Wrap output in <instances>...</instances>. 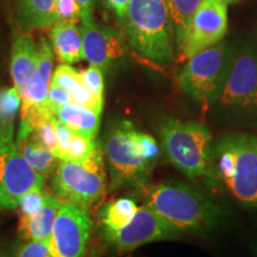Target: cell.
<instances>
[{"label": "cell", "mask_w": 257, "mask_h": 257, "mask_svg": "<svg viewBox=\"0 0 257 257\" xmlns=\"http://www.w3.org/2000/svg\"><path fill=\"white\" fill-rule=\"evenodd\" d=\"M111 191L147 185L161 156V147L149 134L138 131L128 120H118L106 130L102 143Z\"/></svg>", "instance_id": "cell-1"}, {"label": "cell", "mask_w": 257, "mask_h": 257, "mask_svg": "<svg viewBox=\"0 0 257 257\" xmlns=\"http://www.w3.org/2000/svg\"><path fill=\"white\" fill-rule=\"evenodd\" d=\"M210 185H221L237 202L257 208V136L230 133L212 141Z\"/></svg>", "instance_id": "cell-2"}, {"label": "cell", "mask_w": 257, "mask_h": 257, "mask_svg": "<svg viewBox=\"0 0 257 257\" xmlns=\"http://www.w3.org/2000/svg\"><path fill=\"white\" fill-rule=\"evenodd\" d=\"M144 204L181 233H204L218 226L224 217L219 205L192 186L169 181L144 185Z\"/></svg>", "instance_id": "cell-3"}, {"label": "cell", "mask_w": 257, "mask_h": 257, "mask_svg": "<svg viewBox=\"0 0 257 257\" xmlns=\"http://www.w3.org/2000/svg\"><path fill=\"white\" fill-rule=\"evenodd\" d=\"M121 24L128 47L138 56L161 67L174 62V35L166 0H130Z\"/></svg>", "instance_id": "cell-4"}, {"label": "cell", "mask_w": 257, "mask_h": 257, "mask_svg": "<svg viewBox=\"0 0 257 257\" xmlns=\"http://www.w3.org/2000/svg\"><path fill=\"white\" fill-rule=\"evenodd\" d=\"M210 110L226 123L257 127V49L251 44L234 49L226 81Z\"/></svg>", "instance_id": "cell-5"}, {"label": "cell", "mask_w": 257, "mask_h": 257, "mask_svg": "<svg viewBox=\"0 0 257 257\" xmlns=\"http://www.w3.org/2000/svg\"><path fill=\"white\" fill-rule=\"evenodd\" d=\"M162 148L172 165L189 180H207L212 135L204 124L166 118L159 125Z\"/></svg>", "instance_id": "cell-6"}, {"label": "cell", "mask_w": 257, "mask_h": 257, "mask_svg": "<svg viewBox=\"0 0 257 257\" xmlns=\"http://www.w3.org/2000/svg\"><path fill=\"white\" fill-rule=\"evenodd\" d=\"M234 48L227 40L195 54L180 70V89L204 108H210L226 81Z\"/></svg>", "instance_id": "cell-7"}, {"label": "cell", "mask_w": 257, "mask_h": 257, "mask_svg": "<svg viewBox=\"0 0 257 257\" xmlns=\"http://www.w3.org/2000/svg\"><path fill=\"white\" fill-rule=\"evenodd\" d=\"M107 185L104 154L99 146L85 161H60L54 172L51 189L63 204L88 210L105 197Z\"/></svg>", "instance_id": "cell-8"}, {"label": "cell", "mask_w": 257, "mask_h": 257, "mask_svg": "<svg viewBox=\"0 0 257 257\" xmlns=\"http://www.w3.org/2000/svg\"><path fill=\"white\" fill-rule=\"evenodd\" d=\"M46 178L27 162L16 144L15 123L0 124V208L16 210L21 199L44 187Z\"/></svg>", "instance_id": "cell-9"}, {"label": "cell", "mask_w": 257, "mask_h": 257, "mask_svg": "<svg viewBox=\"0 0 257 257\" xmlns=\"http://www.w3.org/2000/svg\"><path fill=\"white\" fill-rule=\"evenodd\" d=\"M227 27L226 3L224 0H202L189 18L181 40L175 46L176 56L187 61L195 54L216 46L225 38Z\"/></svg>", "instance_id": "cell-10"}, {"label": "cell", "mask_w": 257, "mask_h": 257, "mask_svg": "<svg viewBox=\"0 0 257 257\" xmlns=\"http://www.w3.org/2000/svg\"><path fill=\"white\" fill-rule=\"evenodd\" d=\"M93 221L87 208L61 204L49 238L50 257H83Z\"/></svg>", "instance_id": "cell-11"}, {"label": "cell", "mask_w": 257, "mask_h": 257, "mask_svg": "<svg viewBox=\"0 0 257 257\" xmlns=\"http://www.w3.org/2000/svg\"><path fill=\"white\" fill-rule=\"evenodd\" d=\"M179 236L180 233L172 225L147 205H142L138 206L133 219L117 232L105 236V240L120 251H128L144 244L173 239Z\"/></svg>", "instance_id": "cell-12"}, {"label": "cell", "mask_w": 257, "mask_h": 257, "mask_svg": "<svg viewBox=\"0 0 257 257\" xmlns=\"http://www.w3.org/2000/svg\"><path fill=\"white\" fill-rule=\"evenodd\" d=\"M79 27L82 36L83 55L89 64L106 70L125 59L126 47L119 31L96 23L94 17L82 18Z\"/></svg>", "instance_id": "cell-13"}, {"label": "cell", "mask_w": 257, "mask_h": 257, "mask_svg": "<svg viewBox=\"0 0 257 257\" xmlns=\"http://www.w3.org/2000/svg\"><path fill=\"white\" fill-rule=\"evenodd\" d=\"M37 63V42L30 35L15 37L11 51V75L21 95L30 83Z\"/></svg>", "instance_id": "cell-14"}, {"label": "cell", "mask_w": 257, "mask_h": 257, "mask_svg": "<svg viewBox=\"0 0 257 257\" xmlns=\"http://www.w3.org/2000/svg\"><path fill=\"white\" fill-rule=\"evenodd\" d=\"M61 204L62 202L51 193L50 198L40 211L19 218V238L22 240H49Z\"/></svg>", "instance_id": "cell-15"}, {"label": "cell", "mask_w": 257, "mask_h": 257, "mask_svg": "<svg viewBox=\"0 0 257 257\" xmlns=\"http://www.w3.org/2000/svg\"><path fill=\"white\" fill-rule=\"evenodd\" d=\"M50 41L60 62L72 64L85 60L82 36L78 24H55L50 29Z\"/></svg>", "instance_id": "cell-16"}, {"label": "cell", "mask_w": 257, "mask_h": 257, "mask_svg": "<svg viewBox=\"0 0 257 257\" xmlns=\"http://www.w3.org/2000/svg\"><path fill=\"white\" fill-rule=\"evenodd\" d=\"M56 0H14L15 14L22 29H51L56 24Z\"/></svg>", "instance_id": "cell-17"}, {"label": "cell", "mask_w": 257, "mask_h": 257, "mask_svg": "<svg viewBox=\"0 0 257 257\" xmlns=\"http://www.w3.org/2000/svg\"><path fill=\"white\" fill-rule=\"evenodd\" d=\"M16 144L27 162L38 174L46 178L55 172L60 160L31 134L17 133Z\"/></svg>", "instance_id": "cell-18"}, {"label": "cell", "mask_w": 257, "mask_h": 257, "mask_svg": "<svg viewBox=\"0 0 257 257\" xmlns=\"http://www.w3.org/2000/svg\"><path fill=\"white\" fill-rule=\"evenodd\" d=\"M100 115L87 107L69 104L56 108L55 118L67 125L73 133L88 138H95L100 127Z\"/></svg>", "instance_id": "cell-19"}, {"label": "cell", "mask_w": 257, "mask_h": 257, "mask_svg": "<svg viewBox=\"0 0 257 257\" xmlns=\"http://www.w3.org/2000/svg\"><path fill=\"white\" fill-rule=\"evenodd\" d=\"M137 210V202L131 198H119L105 204L99 211L104 237L124 227L133 219Z\"/></svg>", "instance_id": "cell-20"}, {"label": "cell", "mask_w": 257, "mask_h": 257, "mask_svg": "<svg viewBox=\"0 0 257 257\" xmlns=\"http://www.w3.org/2000/svg\"><path fill=\"white\" fill-rule=\"evenodd\" d=\"M173 24L174 44L179 43L186 30L187 23L202 0H166Z\"/></svg>", "instance_id": "cell-21"}, {"label": "cell", "mask_w": 257, "mask_h": 257, "mask_svg": "<svg viewBox=\"0 0 257 257\" xmlns=\"http://www.w3.org/2000/svg\"><path fill=\"white\" fill-rule=\"evenodd\" d=\"M22 107V95L17 88H0V124L15 123Z\"/></svg>", "instance_id": "cell-22"}, {"label": "cell", "mask_w": 257, "mask_h": 257, "mask_svg": "<svg viewBox=\"0 0 257 257\" xmlns=\"http://www.w3.org/2000/svg\"><path fill=\"white\" fill-rule=\"evenodd\" d=\"M50 85L57 86L73 95L82 85L81 79H80V72L74 69L70 64H60L54 69Z\"/></svg>", "instance_id": "cell-23"}, {"label": "cell", "mask_w": 257, "mask_h": 257, "mask_svg": "<svg viewBox=\"0 0 257 257\" xmlns=\"http://www.w3.org/2000/svg\"><path fill=\"white\" fill-rule=\"evenodd\" d=\"M100 144L95 141V138H88L81 135L73 133L70 140L68 155L66 161H85L89 159L95 152L96 148Z\"/></svg>", "instance_id": "cell-24"}, {"label": "cell", "mask_w": 257, "mask_h": 257, "mask_svg": "<svg viewBox=\"0 0 257 257\" xmlns=\"http://www.w3.org/2000/svg\"><path fill=\"white\" fill-rule=\"evenodd\" d=\"M51 193L47 192L44 187L42 188H35L32 191L28 192L23 198L19 201L18 207L16 210H18L19 218L21 217H28L30 214L36 213L37 211H40L42 207L44 206V204L48 201V199L50 198Z\"/></svg>", "instance_id": "cell-25"}, {"label": "cell", "mask_w": 257, "mask_h": 257, "mask_svg": "<svg viewBox=\"0 0 257 257\" xmlns=\"http://www.w3.org/2000/svg\"><path fill=\"white\" fill-rule=\"evenodd\" d=\"M80 79H81L82 85L87 87L93 94L99 98L104 99L105 92V80H104V70L99 67L89 64L88 68L80 72Z\"/></svg>", "instance_id": "cell-26"}, {"label": "cell", "mask_w": 257, "mask_h": 257, "mask_svg": "<svg viewBox=\"0 0 257 257\" xmlns=\"http://www.w3.org/2000/svg\"><path fill=\"white\" fill-rule=\"evenodd\" d=\"M56 24H78L81 21V8L76 0H56Z\"/></svg>", "instance_id": "cell-27"}, {"label": "cell", "mask_w": 257, "mask_h": 257, "mask_svg": "<svg viewBox=\"0 0 257 257\" xmlns=\"http://www.w3.org/2000/svg\"><path fill=\"white\" fill-rule=\"evenodd\" d=\"M12 257H50L49 240H22Z\"/></svg>", "instance_id": "cell-28"}, {"label": "cell", "mask_w": 257, "mask_h": 257, "mask_svg": "<svg viewBox=\"0 0 257 257\" xmlns=\"http://www.w3.org/2000/svg\"><path fill=\"white\" fill-rule=\"evenodd\" d=\"M55 127H56L55 156L60 161H66L67 155H68V149H69L70 140H72V136H73V131L59 119H55Z\"/></svg>", "instance_id": "cell-29"}, {"label": "cell", "mask_w": 257, "mask_h": 257, "mask_svg": "<svg viewBox=\"0 0 257 257\" xmlns=\"http://www.w3.org/2000/svg\"><path fill=\"white\" fill-rule=\"evenodd\" d=\"M69 104H73V98L70 93L57 87V86L50 85L49 92H48V105L54 112V114H55L56 108Z\"/></svg>", "instance_id": "cell-30"}, {"label": "cell", "mask_w": 257, "mask_h": 257, "mask_svg": "<svg viewBox=\"0 0 257 257\" xmlns=\"http://www.w3.org/2000/svg\"><path fill=\"white\" fill-rule=\"evenodd\" d=\"M106 6L114 12L115 17L120 23H123L125 14H126V9L130 0H104Z\"/></svg>", "instance_id": "cell-31"}, {"label": "cell", "mask_w": 257, "mask_h": 257, "mask_svg": "<svg viewBox=\"0 0 257 257\" xmlns=\"http://www.w3.org/2000/svg\"><path fill=\"white\" fill-rule=\"evenodd\" d=\"M81 8V19L93 17V10H94L95 0H76Z\"/></svg>", "instance_id": "cell-32"}, {"label": "cell", "mask_w": 257, "mask_h": 257, "mask_svg": "<svg viewBox=\"0 0 257 257\" xmlns=\"http://www.w3.org/2000/svg\"><path fill=\"white\" fill-rule=\"evenodd\" d=\"M0 257H12V252L6 251V250H0Z\"/></svg>", "instance_id": "cell-33"}, {"label": "cell", "mask_w": 257, "mask_h": 257, "mask_svg": "<svg viewBox=\"0 0 257 257\" xmlns=\"http://www.w3.org/2000/svg\"><path fill=\"white\" fill-rule=\"evenodd\" d=\"M225 3H226L227 5H230V4H236V3H238L239 0H224Z\"/></svg>", "instance_id": "cell-34"}, {"label": "cell", "mask_w": 257, "mask_h": 257, "mask_svg": "<svg viewBox=\"0 0 257 257\" xmlns=\"http://www.w3.org/2000/svg\"><path fill=\"white\" fill-rule=\"evenodd\" d=\"M128 257H131V256H128Z\"/></svg>", "instance_id": "cell-35"}]
</instances>
